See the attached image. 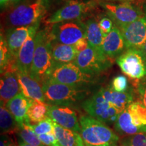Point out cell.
Segmentation results:
<instances>
[{"label":"cell","mask_w":146,"mask_h":146,"mask_svg":"<svg viewBox=\"0 0 146 146\" xmlns=\"http://www.w3.org/2000/svg\"><path fill=\"white\" fill-rule=\"evenodd\" d=\"M50 31H37L35 36V49L30 75L41 84L47 80L55 67L51 49Z\"/></svg>","instance_id":"cell-1"},{"label":"cell","mask_w":146,"mask_h":146,"mask_svg":"<svg viewBox=\"0 0 146 146\" xmlns=\"http://www.w3.org/2000/svg\"><path fill=\"white\" fill-rule=\"evenodd\" d=\"M46 103L52 105L72 106L84 102L91 94L88 87H78L47 79L42 83Z\"/></svg>","instance_id":"cell-2"},{"label":"cell","mask_w":146,"mask_h":146,"mask_svg":"<svg viewBox=\"0 0 146 146\" xmlns=\"http://www.w3.org/2000/svg\"><path fill=\"white\" fill-rule=\"evenodd\" d=\"M85 146H117L119 137L106 124L90 116L79 118Z\"/></svg>","instance_id":"cell-3"},{"label":"cell","mask_w":146,"mask_h":146,"mask_svg":"<svg viewBox=\"0 0 146 146\" xmlns=\"http://www.w3.org/2000/svg\"><path fill=\"white\" fill-rule=\"evenodd\" d=\"M50 0H33L20 5L12 10L8 15V22L15 27L32 26L40 23L47 13Z\"/></svg>","instance_id":"cell-4"},{"label":"cell","mask_w":146,"mask_h":146,"mask_svg":"<svg viewBox=\"0 0 146 146\" xmlns=\"http://www.w3.org/2000/svg\"><path fill=\"white\" fill-rule=\"evenodd\" d=\"M47 79L78 87H89L98 81L97 76L85 73L74 62L56 66Z\"/></svg>","instance_id":"cell-5"},{"label":"cell","mask_w":146,"mask_h":146,"mask_svg":"<svg viewBox=\"0 0 146 146\" xmlns=\"http://www.w3.org/2000/svg\"><path fill=\"white\" fill-rule=\"evenodd\" d=\"M82 108L91 117L106 125H114L120 113L106 101L100 90L82 102Z\"/></svg>","instance_id":"cell-6"},{"label":"cell","mask_w":146,"mask_h":146,"mask_svg":"<svg viewBox=\"0 0 146 146\" xmlns=\"http://www.w3.org/2000/svg\"><path fill=\"white\" fill-rule=\"evenodd\" d=\"M116 63L133 83L146 76V58L141 49H127L116 59Z\"/></svg>","instance_id":"cell-7"},{"label":"cell","mask_w":146,"mask_h":146,"mask_svg":"<svg viewBox=\"0 0 146 146\" xmlns=\"http://www.w3.org/2000/svg\"><path fill=\"white\" fill-rule=\"evenodd\" d=\"M50 34L53 41L70 45H74L80 40L87 38L85 23L78 20L52 25Z\"/></svg>","instance_id":"cell-8"},{"label":"cell","mask_w":146,"mask_h":146,"mask_svg":"<svg viewBox=\"0 0 146 146\" xmlns=\"http://www.w3.org/2000/svg\"><path fill=\"white\" fill-rule=\"evenodd\" d=\"M74 63L87 74L98 76L107 70L113 64L103 53L88 45L85 50L79 52Z\"/></svg>","instance_id":"cell-9"},{"label":"cell","mask_w":146,"mask_h":146,"mask_svg":"<svg viewBox=\"0 0 146 146\" xmlns=\"http://www.w3.org/2000/svg\"><path fill=\"white\" fill-rule=\"evenodd\" d=\"M100 5L118 27L133 23L144 16V12L128 2L120 4L102 3Z\"/></svg>","instance_id":"cell-10"},{"label":"cell","mask_w":146,"mask_h":146,"mask_svg":"<svg viewBox=\"0 0 146 146\" xmlns=\"http://www.w3.org/2000/svg\"><path fill=\"white\" fill-rule=\"evenodd\" d=\"M91 5L90 3L81 0H71L50 16L45 23L47 25H52L62 22L78 20L86 14Z\"/></svg>","instance_id":"cell-11"},{"label":"cell","mask_w":146,"mask_h":146,"mask_svg":"<svg viewBox=\"0 0 146 146\" xmlns=\"http://www.w3.org/2000/svg\"><path fill=\"white\" fill-rule=\"evenodd\" d=\"M118 28L125 40L126 49H140L146 42V19L144 16Z\"/></svg>","instance_id":"cell-12"},{"label":"cell","mask_w":146,"mask_h":146,"mask_svg":"<svg viewBox=\"0 0 146 146\" xmlns=\"http://www.w3.org/2000/svg\"><path fill=\"white\" fill-rule=\"evenodd\" d=\"M47 116L58 125L80 133L81 126L77 114L70 106L50 105Z\"/></svg>","instance_id":"cell-13"},{"label":"cell","mask_w":146,"mask_h":146,"mask_svg":"<svg viewBox=\"0 0 146 146\" xmlns=\"http://www.w3.org/2000/svg\"><path fill=\"white\" fill-rule=\"evenodd\" d=\"M39 23L35 25L28 39L18 52L16 58V68L21 72L30 74L35 49V36L39 29Z\"/></svg>","instance_id":"cell-14"},{"label":"cell","mask_w":146,"mask_h":146,"mask_svg":"<svg viewBox=\"0 0 146 146\" xmlns=\"http://www.w3.org/2000/svg\"><path fill=\"white\" fill-rule=\"evenodd\" d=\"M126 50L122 33L119 28L114 25L112 31L104 37L102 44V52L108 59L114 61Z\"/></svg>","instance_id":"cell-15"},{"label":"cell","mask_w":146,"mask_h":146,"mask_svg":"<svg viewBox=\"0 0 146 146\" xmlns=\"http://www.w3.org/2000/svg\"><path fill=\"white\" fill-rule=\"evenodd\" d=\"M17 75L21 93L29 99L46 102L45 98L42 89V84L35 79L30 74L21 72L16 69Z\"/></svg>","instance_id":"cell-16"},{"label":"cell","mask_w":146,"mask_h":146,"mask_svg":"<svg viewBox=\"0 0 146 146\" xmlns=\"http://www.w3.org/2000/svg\"><path fill=\"white\" fill-rule=\"evenodd\" d=\"M16 70H8L1 74L0 99L1 104L6 105L11 99L21 92Z\"/></svg>","instance_id":"cell-17"},{"label":"cell","mask_w":146,"mask_h":146,"mask_svg":"<svg viewBox=\"0 0 146 146\" xmlns=\"http://www.w3.org/2000/svg\"><path fill=\"white\" fill-rule=\"evenodd\" d=\"M33 100L29 99L21 92L6 104L7 108L14 116L18 127L24 124H30L27 116L29 108Z\"/></svg>","instance_id":"cell-18"},{"label":"cell","mask_w":146,"mask_h":146,"mask_svg":"<svg viewBox=\"0 0 146 146\" xmlns=\"http://www.w3.org/2000/svg\"><path fill=\"white\" fill-rule=\"evenodd\" d=\"M99 90L106 101L117 110L119 113L127 109L134 100V91L132 89H129L125 92H116L108 85L101 87Z\"/></svg>","instance_id":"cell-19"},{"label":"cell","mask_w":146,"mask_h":146,"mask_svg":"<svg viewBox=\"0 0 146 146\" xmlns=\"http://www.w3.org/2000/svg\"><path fill=\"white\" fill-rule=\"evenodd\" d=\"M35 25L28 27H19L11 29L7 32L6 40L11 54L14 58H17L18 52L33 29Z\"/></svg>","instance_id":"cell-20"},{"label":"cell","mask_w":146,"mask_h":146,"mask_svg":"<svg viewBox=\"0 0 146 146\" xmlns=\"http://www.w3.org/2000/svg\"><path fill=\"white\" fill-rule=\"evenodd\" d=\"M51 49L55 66L74 62L79 52L73 45L62 44L52 39Z\"/></svg>","instance_id":"cell-21"},{"label":"cell","mask_w":146,"mask_h":146,"mask_svg":"<svg viewBox=\"0 0 146 146\" xmlns=\"http://www.w3.org/2000/svg\"><path fill=\"white\" fill-rule=\"evenodd\" d=\"M54 134L60 146H85L79 133L66 129L54 122Z\"/></svg>","instance_id":"cell-22"},{"label":"cell","mask_w":146,"mask_h":146,"mask_svg":"<svg viewBox=\"0 0 146 146\" xmlns=\"http://www.w3.org/2000/svg\"><path fill=\"white\" fill-rule=\"evenodd\" d=\"M86 37L89 45L98 52H102V44L105 35L102 33L99 24L94 19H89L85 23ZM104 54V53H103Z\"/></svg>","instance_id":"cell-23"},{"label":"cell","mask_w":146,"mask_h":146,"mask_svg":"<svg viewBox=\"0 0 146 146\" xmlns=\"http://www.w3.org/2000/svg\"><path fill=\"white\" fill-rule=\"evenodd\" d=\"M131 116L132 123L139 129L140 132L146 133V107L139 100L133 101L127 108Z\"/></svg>","instance_id":"cell-24"},{"label":"cell","mask_w":146,"mask_h":146,"mask_svg":"<svg viewBox=\"0 0 146 146\" xmlns=\"http://www.w3.org/2000/svg\"><path fill=\"white\" fill-rule=\"evenodd\" d=\"M114 125L116 132L121 135H133L141 133L139 129L132 123L131 116L127 108L120 113Z\"/></svg>","instance_id":"cell-25"},{"label":"cell","mask_w":146,"mask_h":146,"mask_svg":"<svg viewBox=\"0 0 146 146\" xmlns=\"http://www.w3.org/2000/svg\"><path fill=\"white\" fill-rule=\"evenodd\" d=\"M50 104L46 102L33 100L29 108L27 116L31 125H36L47 117Z\"/></svg>","instance_id":"cell-26"},{"label":"cell","mask_w":146,"mask_h":146,"mask_svg":"<svg viewBox=\"0 0 146 146\" xmlns=\"http://www.w3.org/2000/svg\"><path fill=\"white\" fill-rule=\"evenodd\" d=\"M0 127L1 134L3 135L17 133L19 128L14 116L3 104L0 106Z\"/></svg>","instance_id":"cell-27"},{"label":"cell","mask_w":146,"mask_h":146,"mask_svg":"<svg viewBox=\"0 0 146 146\" xmlns=\"http://www.w3.org/2000/svg\"><path fill=\"white\" fill-rule=\"evenodd\" d=\"M17 134L22 141L29 145L35 146L45 145L40 141L38 135L34 132L31 127V124H24L18 128Z\"/></svg>","instance_id":"cell-28"},{"label":"cell","mask_w":146,"mask_h":146,"mask_svg":"<svg viewBox=\"0 0 146 146\" xmlns=\"http://www.w3.org/2000/svg\"><path fill=\"white\" fill-rule=\"evenodd\" d=\"M31 127L38 136L54 133V121L48 116L36 125H31Z\"/></svg>","instance_id":"cell-29"},{"label":"cell","mask_w":146,"mask_h":146,"mask_svg":"<svg viewBox=\"0 0 146 146\" xmlns=\"http://www.w3.org/2000/svg\"><path fill=\"white\" fill-rule=\"evenodd\" d=\"M110 86L116 92H125L129 90V81L125 76L118 75L113 78Z\"/></svg>","instance_id":"cell-30"},{"label":"cell","mask_w":146,"mask_h":146,"mask_svg":"<svg viewBox=\"0 0 146 146\" xmlns=\"http://www.w3.org/2000/svg\"><path fill=\"white\" fill-rule=\"evenodd\" d=\"M127 146H146V133H137L124 141Z\"/></svg>","instance_id":"cell-31"},{"label":"cell","mask_w":146,"mask_h":146,"mask_svg":"<svg viewBox=\"0 0 146 146\" xmlns=\"http://www.w3.org/2000/svg\"><path fill=\"white\" fill-rule=\"evenodd\" d=\"M139 100L146 107V76L139 81L133 83Z\"/></svg>","instance_id":"cell-32"},{"label":"cell","mask_w":146,"mask_h":146,"mask_svg":"<svg viewBox=\"0 0 146 146\" xmlns=\"http://www.w3.org/2000/svg\"><path fill=\"white\" fill-rule=\"evenodd\" d=\"M38 137L41 143L46 146H60L59 142L55 136L54 133L41 135L38 136Z\"/></svg>","instance_id":"cell-33"},{"label":"cell","mask_w":146,"mask_h":146,"mask_svg":"<svg viewBox=\"0 0 146 146\" xmlns=\"http://www.w3.org/2000/svg\"><path fill=\"white\" fill-rule=\"evenodd\" d=\"M99 26L101 29L102 33L105 36L112 31L113 26V21L110 18L104 17L100 20L98 22Z\"/></svg>","instance_id":"cell-34"},{"label":"cell","mask_w":146,"mask_h":146,"mask_svg":"<svg viewBox=\"0 0 146 146\" xmlns=\"http://www.w3.org/2000/svg\"><path fill=\"white\" fill-rule=\"evenodd\" d=\"M88 45L89 43L88 41H87V38H84V39L80 40L77 43H76V44L73 45V46L75 47L76 50H77L78 52H81L84 50H85V49L88 47Z\"/></svg>","instance_id":"cell-35"},{"label":"cell","mask_w":146,"mask_h":146,"mask_svg":"<svg viewBox=\"0 0 146 146\" xmlns=\"http://www.w3.org/2000/svg\"><path fill=\"white\" fill-rule=\"evenodd\" d=\"M18 146H35V145H29V144L25 143V142L22 141L21 139H20V140H18ZM43 146H45V145H43Z\"/></svg>","instance_id":"cell-36"},{"label":"cell","mask_w":146,"mask_h":146,"mask_svg":"<svg viewBox=\"0 0 146 146\" xmlns=\"http://www.w3.org/2000/svg\"><path fill=\"white\" fill-rule=\"evenodd\" d=\"M6 146H17V145H16L13 141H10V140H8H8H7V142H6Z\"/></svg>","instance_id":"cell-37"},{"label":"cell","mask_w":146,"mask_h":146,"mask_svg":"<svg viewBox=\"0 0 146 146\" xmlns=\"http://www.w3.org/2000/svg\"><path fill=\"white\" fill-rule=\"evenodd\" d=\"M140 49H141L142 52H143V53L144 54V55H145V56L146 58V42L145 43H144V45Z\"/></svg>","instance_id":"cell-38"},{"label":"cell","mask_w":146,"mask_h":146,"mask_svg":"<svg viewBox=\"0 0 146 146\" xmlns=\"http://www.w3.org/2000/svg\"><path fill=\"white\" fill-rule=\"evenodd\" d=\"M18 1L19 0H7V4H8V3H15L18 2Z\"/></svg>","instance_id":"cell-39"},{"label":"cell","mask_w":146,"mask_h":146,"mask_svg":"<svg viewBox=\"0 0 146 146\" xmlns=\"http://www.w3.org/2000/svg\"><path fill=\"white\" fill-rule=\"evenodd\" d=\"M0 3H1V7L4 6L7 4V0H0Z\"/></svg>","instance_id":"cell-40"},{"label":"cell","mask_w":146,"mask_h":146,"mask_svg":"<svg viewBox=\"0 0 146 146\" xmlns=\"http://www.w3.org/2000/svg\"><path fill=\"white\" fill-rule=\"evenodd\" d=\"M144 17H145V18L146 19V8H145V12H144Z\"/></svg>","instance_id":"cell-41"},{"label":"cell","mask_w":146,"mask_h":146,"mask_svg":"<svg viewBox=\"0 0 146 146\" xmlns=\"http://www.w3.org/2000/svg\"><path fill=\"white\" fill-rule=\"evenodd\" d=\"M122 1H126V0H122Z\"/></svg>","instance_id":"cell-42"},{"label":"cell","mask_w":146,"mask_h":146,"mask_svg":"<svg viewBox=\"0 0 146 146\" xmlns=\"http://www.w3.org/2000/svg\"><path fill=\"white\" fill-rule=\"evenodd\" d=\"M124 146H127V145H124Z\"/></svg>","instance_id":"cell-43"}]
</instances>
